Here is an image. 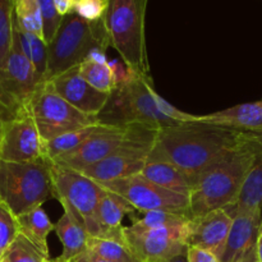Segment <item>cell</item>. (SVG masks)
<instances>
[{
    "mask_svg": "<svg viewBox=\"0 0 262 262\" xmlns=\"http://www.w3.org/2000/svg\"><path fill=\"white\" fill-rule=\"evenodd\" d=\"M242 137L243 130L192 119V122L161 128L154 151L178 166L193 187L209 166L239 145Z\"/></svg>",
    "mask_w": 262,
    "mask_h": 262,
    "instance_id": "1",
    "label": "cell"
},
{
    "mask_svg": "<svg viewBox=\"0 0 262 262\" xmlns=\"http://www.w3.org/2000/svg\"><path fill=\"white\" fill-rule=\"evenodd\" d=\"M252 161V146L247 130H243L239 145L209 166L194 182L189 193L191 217L233 206L239 197Z\"/></svg>",
    "mask_w": 262,
    "mask_h": 262,
    "instance_id": "2",
    "label": "cell"
},
{
    "mask_svg": "<svg viewBox=\"0 0 262 262\" xmlns=\"http://www.w3.org/2000/svg\"><path fill=\"white\" fill-rule=\"evenodd\" d=\"M112 46L105 18L89 22L72 10L64 15L59 30L48 43V72L42 81H50L68 69L78 67L96 49Z\"/></svg>",
    "mask_w": 262,
    "mask_h": 262,
    "instance_id": "3",
    "label": "cell"
},
{
    "mask_svg": "<svg viewBox=\"0 0 262 262\" xmlns=\"http://www.w3.org/2000/svg\"><path fill=\"white\" fill-rule=\"evenodd\" d=\"M156 95L150 74L146 76L132 72L125 83L113 90L106 105L97 115V120L101 124L114 127L142 123L161 129L178 125L179 123L166 117L159 109Z\"/></svg>",
    "mask_w": 262,
    "mask_h": 262,
    "instance_id": "4",
    "label": "cell"
},
{
    "mask_svg": "<svg viewBox=\"0 0 262 262\" xmlns=\"http://www.w3.org/2000/svg\"><path fill=\"white\" fill-rule=\"evenodd\" d=\"M148 0H110L105 26L112 46L130 71L150 74L145 40Z\"/></svg>",
    "mask_w": 262,
    "mask_h": 262,
    "instance_id": "5",
    "label": "cell"
},
{
    "mask_svg": "<svg viewBox=\"0 0 262 262\" xmlns=\"http://www.w3.org/2000/svg\"><path fill=\"white\" fill-rule=\"evenodd\" d=\"M50 160L32 163L0 161V201L15 216L42 207L53 197Z\"/></svg>",
    "mask_w": 262,
    "mask_h": 262,
    "instance_id": "6",
    "label": "cell"
},
{
    "mask_svg": "<svg viewBox=\"0 0 262 262\" xmlns=\"http://www.w3.org/2000/svg\"><path fill=\"white\" fill-rule=\"evenodd\" d=\"M54 199L58 200L66 211L74 215L84 227L90 237H100L97 210L105 189L79 171L58 165L50 160Z\"/></svg>",
    "mask_w": 262,
    "mask_h": 262,
    "instance_id": "7",
    "label": "cell"
},
{
    "mask_svg": "<svg viewBox=\"0 0 262 262\" xmlns=\"http://www.w3.org/2000/svg\"><path fill=\"white\" fill-rule=\"evenodd\" d=\"M159 130V128L142 123L128 124V133L124 142L112 155L100 163L77 171L97 183L141 174L155 146Z\"/></svg>",
    "mask_w": 262,
    "mask_h": 262,
    "instance_id": "8",
    "label": "cell"
},
{
    "mask_svg": "<svg viewBox=\"0 0 262 262\" xmlns=\"http://www.w3.org/2000/svg\"><path fill=\"white\" fill-rule=\"evenodd\" d=\"M28 107L43 142H49L64 133L99 124L96 117L84 114L66 101L54 90L50 81L38 83Z\"/></svg>",
    "mask_w": 262,
    "mask_h": 262,
    "instance_id": "9",
    "label": "cell"
},
{
    "mask_svg": "<svg viewBox=\"0 0 262 262\" xmlns=\"http://www.w3.org/2000/svg\"><path fill=\"white\" fill-rule=\"evenodd\" d=\"M106 191L118 194L138 211H179L189 214V197L169 191L148 181L142 174L99 183ZM191 215V214H189Z\"/></svg>",
    "mask_w": 262,
    "mask_h": 262,
    "instance_id": "10",
    "label": "cell"
},
{
    "mask_svg": "<svg viewBox=\"0 0 262 262\" xmlns=\"http://www.w3.org/2000/svg\"><path fill=\"white\" fill-rule=\"evenodd\" d=\"M40 82L32 63L23 54L13 33L12 49L0 68V104L14 115L28 106Z\"/></svg>",
    "mask_w": 262,
    "mask_h": 262,
    "instance_id": "11",
    "label": "cell"
},
{
    "mask_svg": "<svg viewBox=\"0 0 262 262\" xmlns=\"http://www.w3.org/2000/svg\"><path fill=\"white\" fill-rule=\"evenodd\" d=\"M46 159L41 138L30 107L26 106L4 122L0 137V161L32 163Z\"/></svg>",
    "mask_w": 262,
    "mask_h": 262,
    "instance_id": "12",
    "label": "cell"
},
{
    "mask_svg": "<svg viewBox=\"0 0 262 262\" xmlns=\"http://www.w3.org/2000/svg\"><path fill=\"white\" fill-rule=\"evenodd\" d=\"M188 224L158 229L136 230L123 228V237L132 257L140 262H166L188 247Z\"/></svg>",
    "mask_w": 262,
    "mask_h": 262,
    "instance_id": "13",
    "label": "cell"
},
{
    "mask_svg": "<svg viewBox=\"0 0 262 262\" xmlns=\"http://www.w3.org/2000/svg\"><path fill=\"white\" fill-rule=\"evenodd\" d=\"M128 133V125L114 127L102 125L101 129L92 135L83 145L68 155L53 160V163L73 170H82L90 165L100 163L112 155L123 142Z\"/></svg>",
    "mask_w": 262,
    "mask_h": 262,
    "instance_id": "14",
    "label": "cell"
},
{
    "mask_svg": "<svg viewBox=\"0 0 262 262\" xmlns=\"http://www.w3.org/2000/svg\"><path fill=\"white\" fill-rule=\"evenodd\" d=\"M51 86L72 106L87 115L96 117L101 113L109 100V94L94 89L81 77L78 67L50 79Z\"/></svg>",
    "mask_w": 262,
    "mask_h": 262,
    "instance_id": "15",
    "label": "cell"
},
{
    "mask_svg": "<svg viewBox=\"0 0 262 262\" xmlns=\"http://www.w3.org/2000/svg\"><path fill=\"white\" fill-rule=\"evenodd\" d=\"M233 217L224 209L214 210L199 217H192L188 224V247L210 251L219 260L224 250Z\"/></svg>",
    "mask_w": 262,
    "mask_h": 262,
    "instance_id": "16",
    "label": "cell"
},
{
    "mask_svg": "<svg viewBox=\"0 0 262 262\" xmlns=\"http://www.w3.org/2000/svg\"><path fill=\"white\" fill-rule=\"evenodd\" d=\"M232 217V227L219 262L238 261L257 243L262 211H239Z\"/></svg>",
    "mask_w": 262,
    "mask_h": 262,
    "instance_id": "17",
    "label": "cell"
},
{
    "mask_svg": "<svg viewBox=\"0 0 262 262\" xmlns=\"http://www.w3.org/2000/svg\"><path fill=\"white\" fill-rule=\"evenodd\" d=\"M247 136L253 150V161L237 202L225 209L230 216L239 211H262V129L247 130Z\"/></svg>",
    "mask_w": 262,
    "mask_h": 262,
    "instance_id": "18",
    "label": "cell"
},
{
    "mask_svg": "<svg viewBox=\"0 0 262 262\" xmlns=\"http://www.w3.org/2000/svg\"><path fill=\"white\" fill-rule=\"evenodd\" d=\"M193 119L238 130L262 129V100L235 105L207 115H194Z\"/></svg>",
    "mask_w": 262,
    "mask_h": 262,
    "instance_id": "19",
    "label": "cell"
},
{
    "mask_svg": "<svg viewBox=\"0 0 262 262\" xmlns=\"http://www.w3.org/2000/svg\"><path fill=\"white\" fill-rule=\"evenodd\" d=\"M141 174L158 186L184 196L189 197L192 191V183L186 174L178 166L155 152L154 148Z\"/></svg>",
    "mask_w": 262,
    "mask_h": 262,
    "instance_id": "20",
    "label": "cell"
},
{
    "mask_svg": "<svg viewBox=\"0 0 262 262\" xmlns=\"http://www.w3.org/2000/svg\"><path fill=\"white\" fill-rule=\"evenodd\" d=\"M133 212H135L133 206L124 199L113 192H105L97 210V219L101 229V234L97 238H107L124 243V237H123L124 227L122 225V222L124 216L132 215Z\"/></svg>",
    "mask_w": 262,
    "mask_h": 262,
    "instance_id": "21",
    "label": "cell"
},
{
    "mask_svg": "<svg viewBox=\"0 0 262 262\" xmlns=\"http://www.w3.org/2000/svg\"><path fill=\"white\" fill-rule=\"evenodd\" d=\"M54 230L63 245V252L58 257L60 261L69 262L77 256L87 252L90 235L73 214L64 210V214L56 222Z\"/></svg>",
    "mask_w": 262,
    "mask_h": 262,
    "instance_id": "22",
    "label": "cell"
},
{
    "mask_svg": "<svg viewBox=\"0 0 262 262\" xmlns=\"http://www.w3.org/2000/svg\"><path fill=\"white\" fill-rule=\"evenodd\" d=\"M17 222L20 234L28 238L45 255L50 256L48 247V235L50 234L51 230L55 229V224H53L49 219L45 210L42 207L31 210L20 216H17Z\"/></svg>",
    "mask_w": 262,
    "mask_h": 262,
    "instance_id": "23",
    "label": "cell"
},
{
    "mask_svg": "<svg viewBox=\"0 0 262 262\" xmlns=\"http://www.w3.org/2000/svg\"><path fill=\"white\" fill-rule=\"evenodd\" d=\"M13 33L19 42L23 54L32 63L40 81H42L48 72V43L40 36L22 31L15 22L13 26Z\"/></svg>",
    "mask_w": 262,
    "mask_h": 262,
    "instance_id": "24",
    "label": "cell"
},
{
    "mask_svg": "<svg viewBox=\"0 0 262 262\" xmlns=\"http://www.w3.org/2000/svg\"><path fill=\"white\" fill-rule=\"evenodd\" d=\"M101 123L94 125H89V127L81 128V129L73 130V132L64 133V135L59 136V137L54 138V140L45 142V156L48 160H55V159L60 158V156L68 155V154L73 152L74 150L83 145L92 135L99 132L102 128Z\"/></svg>",
    "mask_w": 262,
    "mask_h": 262,
    "instance_id": "25",
    "label": "cell"
},
{
    "mask_svg": "<svg viewBox=\"0 0 262 262\" xmlns=\"http://www.w3.org/2000/svg\"><path fill=\"white\" fill-rule=\"evenodd\" d=\"M107 61L87 58L78 66V72L82 78L94 89L110 95L115 89V79Z\"/></svg>",
    "mask_w": 262,
    "mask_h": 262,
    "instance_id": "26",
    "label": "cell"
},
{
    "mask_svg": "<svg viewBox=\"0 0 262 262\" xmlns=\"http://www.w3.org/2000/svg\"><path fill=\"white\" fill-rule=\"evenodd\" d=\"M14 22L22 31L42 37V17L38 0H13Z\"/></svg>",
    "mask_w": 262,
    "mask_h": 262,
    "instance_id": "27",
    "label": "cell"
},
{
    "mask_svg": "<svg viewBox=\"0 0 262 262\" xmlns=\"http://www.w3.org/2000/svg\"><path fill=\"white\" fill-rule=\"evenodd\" d=\"M188 212L179 211H150L146 212L141 219H137L130 227L136 230L158 229L165 227H178L187 224L191 220Z\"/></svg>",
    "mask_w": 262,
    "mask_h": 262,
    "instance_id": "28",
    "label": "cell"
},
{
    "mask_svg": "<svg viewBox=\"0 0 262 262\" xmlns=\"http://www.w3.org/2000/svg\"><path fill=\"white\" fill-rule=\"evenodd\" d=\"M50 256L45 255L23 234H18L9 246L0 262H48Z\"/></svg>",
    "mask_w": 262,
    "mask_h": 262,
    "instance_id": "29",
    "label": "cell"
},
{
    "mask_svg": "<svg viewBox=\"0 0 262 262\" xmlns=\"http://www.w3.org/2000/svg\"><path fill=\"white\" fill-rule=\"evenodd\" d=\"M87 251L96 253L110 262H132L133 257L127 246L122 242L107 238L89 237Z\"/></svg>",
    "mask_w": 262,
    "mask_h": 262,
    "instance_id": "30",
    "label": "cell"
},
{
    "mask_svg": "<svg viewBox=\"0 0 262 262\" xmlns=\"http://www.w3.org/2000/svg\"><path fill=\"white\" fill-rule=\"evenodd\" d=\"M14 10L13 0H0V68L7 60L13 45Z\"/></svg>",
    "mask_w": 262,
    "mask_h": 262,
    "instance_id": "31",
    "label": "cell"
},
{
    "mask_svg": "<svg viewBox=\"0 0 262 262\" xmlns=\"http://www.w3.org/2000/svg\"><path fill=\"white\" fill-rule=\"evenodd\" d=\"M18 234L19 228L17 216L10 211L4 202L0 201V261Z\"/></svg>",
    "mask_w": 262,
    "mask_h": 262,
    "instance_id": "32",
    "label": "cell"
},
{
    "mask_svg": "<svg viewBox=\"0 0 262 262\" xmlns=\"http://www.w3.org/2000/svg\"><path fill=\"white\" fill-rule=\"evenodd\" d=\"M38 5L42 17V38L46 43H50L60 27L63 15L56 9L55 0H38Z\"/></svg>",
    "mask_w": 262,
    "mask_h": 262,
    "instance_id": "33",
    "label": "cell"
},
{
    "mask_svg": "<svg viewBox=\"0 0 262 262\" xmlns=\"http://www.w3.org/2000/svg\"><path fill=\"white\" fill-rule=\"evenodd\" d=\"M110 0H81L76 3L73 12L89 22H97L104 19L109 8Z\"/></svg>",
    "mask_w": 262,
    "mask_h": 262,
    "instance_id": "34",
    "label": "cell"
},
{
    "mask_svg": "<svg viewBox=\"0 0 262 262\" xmlns=\"http://www.w3.org/2000/svg\"><path fill=\"white\" fill-rule=\"evenodd\" d=\"M110 69L113 71V74H114L115 79V87L120 86V84L125 83L128 79L132 76V72L127 66H125L124 61L122 59H112V60L107 61Z\"/></svg>",
    "mask_w": 262,
    "mask_h": 262,
    "instance_id": "35",
    "label": "cell"
},
{
    "mask_svg": "<svg viewBox=\"0 0 262 262\" xmlns=\"http://www.w3.org/2000/svg\"><path fill=\"white\" fill-rule=\"evenodd\" d=\"M188 262H219V260L210 251L197 247H188Z\"/></svg>",
    "mask_w": 262,
    "mask_h": 262,
    "instance_id": "36",
    "label": "cell"
},
{
    "mask_svg": "<svg viewBox=\"0 0 262 262\" xmlns=\"http://www.w3.org/2000/svg\"><path fill=\"white\" fill-rule=\"evenodd\" d=\"M55 5L58 12L64 17L73 10L74 0H55Z\"/></svg>",
    "mask_w": 262,
    "mask_h": 262,
    "instance_id": "37",
    "label": "cell"
},
{
    "mask_svg": "<svg viewBox=\"0 0 262 262\" xmlns=\"http://www.w3.org/2000/svg\"><path fill=\"white\" fill-rule=\"evenodd\" d=\"M235 262H260V260H258L257 248H256V246L253 248H251V250L248 251L243 257H241L239 260Z\"/></svg>",
    "mask_w": 262,
    "mask_h": 262,
    "instance_id": "38",
    "label": "cell"
},
{
    "mask_svg": "<svg viewBox=\"0 0 262 262\" xmlns=\"http://www.w3.org/2000/svg\"><path fill=\"white\" fill-rule=\"evenodd\" d=\"M166 262H188V247H186L183 251L177 253L176 256H173L170 260H168Z\"/></svg>",
    "mask_w": 262,
    "mask_h": 262,
    "instance_id": "39",
    "label": "cell"
},
{
    "mask_svg": "<svg viewBox=\"0 0 262 262\" xmlns=\"http://www.w3.org/2000/svg\"><path fill=\"white\" fill-rule=\"evenodd\" d=\"M12 113L9 110L5 109L2 104H0V137H2V129H3V125H4V122L8 119L9 117H12Z\"/></svg>",
    "mask_w": 262,
    "mask_h": 262,
    "instance_id": "40",
    "label": "cell"
},
{
    "mask_svg": "<svg viewBox=\"0 0 262 262\" xmlns=\"http://www.w3.org/2000/svg\"><path fill=\"white\" fill-rule=\"evenodd\" d=\"M256 248H257L258 260H260V262H262V222L260 225V229H258V237H257V243H256Z\"/></svg>",
    "mask_w": 262,
    "mask_h": 262,
    "instance_id": "41",
    "label": "cell"
},
{
    "mask_svg": "<svg viewBox=\"0 0 262 262\" xmlns=\"http://www.w3.org/2000/svg\"><path fill=\"white\" fill-rule=\"evenodd\" d=\"M87 257H89L90 262H110V261L105 260V258L100 257V256L96 255V253L91 252V251H87Z\"/></svg>",
    "mask_w": 262,
    "mask_h": 262,
    "instance_id": "42",
    "label": "cell"
},
{
    "mask_svg": "<svg viewBox=\"0 0 262 262\" xmlns=\"http://www.w3.org/2000/svg\"><path fill=\"white\" fill-rule=\"evenodd\" d=\"M69 262H90V261H89V257H87V252H84L82 253V255L74 257L73 260H71Z\"/></svg>",
    "mask_w": 262,
    "mask_h": 262,
    "instance_id": "43",
    "label": "cell"
},
{
    "mask_svg": "<svg viewBox=\"0 0 262 262\" xmlns=\"http://www.w3.org/2000/svg\"><path fill=\"white\" fill-rule=\"evenodd\" d=\"M49 262H63V261H60L58 257H56V258H54V260H51V258H50V260H49Z\"/></svg>",
    "mask_w": 262,
    "mask_h": 262,
    "instance_id": "44",
    "label": "cell"
},
{
    "mask_svg": "<svg viewBox=\"0 0 262 262\" xmlns=\"http://www.w3.org/2000/svg\"><path fill=\"white\" fill-rule=\"evenodd\" d=\"M78 2H81V0H74V4H76V3H78Z\"/></svg>",
    "mask_w": 262,
    "mask_h": 262,
    "instance_id": "45",
    "label": "cell"
},
{
    "mask_svg": "<svg viewBox=\"0 0 262 262\" xmlns=\"http://www.w3.org/2000/svg\"><path fill=\"white\" fill-rule=\"evenodd\" d=\"M132 262H140V261H137V260H135V258H133V261Z\"/></svg>",
    "mask_w": 262,
    "mask_h": 262,
    "instance_id": "46",
    "label": "cell"
},
{
    "mask_svg": "<svg viewBox=\"0 0 262 262\" xmlns=\"http://www.w3.org/2000/svg\"><path fill=\"white\" fill-rule=\"evenodd\" d=\"M48 262H49V261H48Z\"/></svg>",
    "mask_w": 262,
    "mask_h": 262,
    "instance_id": "47",
    "label": "cell"
}]
</instances>
